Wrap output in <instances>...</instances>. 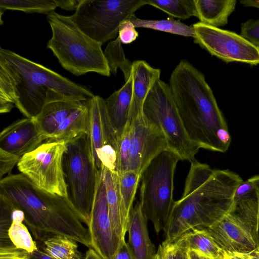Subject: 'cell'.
<instances>
[{"mask_svg":"<svg viewBox=\"0 0 259 259\" xmlns=\"http://www.w3.org/2000/svg\"><path fill=\"white\" fill-rule=\"evenodd\" d=\"M138 33L132 22L128 19L124 20L120 25L118 29V37L121 42L130 44L135 40Z\"/></svg>","mask_w":259,"mask_h":259,"instance_id":"obj_34","label":"cell"},{"mask_svg":"<svg viewBox=\"0 0 259 259\" xmlns=\"http://www.w3.org/2000/svg\"><path fill=\"white\" fill-rule=\"evenodd\" d=\"M191 26L195 33L194 42L212 56L226 63L259 64V47L240 34L200 22Z\"/></svg>","mask_w":259,"mask_h":259,"instance_id":"obj_12","label":"cell"},{"mask_svg":"<svg viewBox=\"0 0 259 259\" xmlns=\"http://www.w3.org/2000/svg\"><path fill=\"white\" fill-rule=\"evenodd\" d=\"M88 227L92 248L104 259H112L125 242L120 240L111 223L102 169L97 177L95 197Z\"/></svg>","mask_w":259,"mask_h":259,"instance_id":"obj_14","label":"cell"},{"mask_svg":"<svg viewBox=\"0 0 259 259\" xmlns=\"http://www.w3.org/2000/svg\"><path fill=\"white\" fill-rule=\"evenodd\" d=\"M112 259H135L127 242H125Z\"/></svg>","mask_w":259,"mask_h":259,"instance_id":"obj_39","label":"cell"},{"mask_svg":"<svg viewBox=\"0 0 259 259\" xmlns=\"http://www.w3.org/2000/svg\"><path fill=\"white\" fill-rule=\"evenodd\" d=\"M256 194L258 202V211H257V219L256 225V246L255 250L253 251L254 253L259 258V191L256 189Z\"/></svg>","mask_w":259,"mask_h":259,"instance_id":"obj_42","label":"cell"},{"mask_svg":"<svg viewBox=\"0 0 259 259\" xmlns=\"http://www.w3.org/2000/svg\"><path fill=\"white\" fill-rule=\"evenodd\" d=\"M57 7L55 0H1L0 12L7 10L49 15Z\"/></svg>","mask_w":259,"mask_h":259,"instance_id":"obj_28","label":"cell"},{"mask_svg":"<svg viewBox=\"0 0 259 259\" xmlns=\"http://www.w3.org/2000/svg\"><path fill=\"white\" fill-rule=\"evenodd\" d=\"M57 7L65 10L75 11L77 5L78 0H55Z\"/></svg>","mask_w":259,"mask_h":259,"instance_id":"obj_40","label":"cell"},{"mask_svg":"<svg viewBox=\"0 0 259 259\" xmlns=\"http://www.w3.org/2000/svg\"><path fill=\"white\" fill-rule=\"evenodd\" d=\"M257 197L256 189L248 179L242 181L237 187L234 195V201H239Z\"/></svg>","mask_w":259,"mask_h":259,"instance_id":"obj_35","label":"cell"},{"mask_svg":"<svg viewBox=\"0 0 259 259\" xmlns=\"http://www.w3.org/2000/svg\"><path fill=\"white\" fill-rule=\"evenodd\" d=\"M104 53L110 72L116 74L117 68L119 67L124 74L125 81H127L131 73L132 63L125 58L118 37L108 44Z\"/></svg>","mask_w":259,"mask_h":259,"instance_id":"obj_31","label":"cell"},{"mask_svg":"<svg viewBox=\"0 0 259 259\" xmlns=\"http://www.w3.org/2000/svg\"></svg>","mask_w":259,"mask_h":259,"instance_id":"obj_48","label":"cell"},{"mask_svg":"<svg viewBox=\"0 0 259 259\" xmlns=\"http://www.w3.org/2000/svg\"><path fill=\"white\" fill-rule=\"evenodd\" d=\"M131 146V126L128 120L117 140L116 148V171L118 173L128 170Z\"/></svg>","mask_w":259,"mask_h":259,"instance_id":"obj_32","label":"cell"},{"mask_svg":"<svg viewBox=\"0 0 259 259\" xmlns=\"http://www.w3.org/2000/svg\"><path fill=\"white\" fill-rule=\"evenodd\" d=\"M129 20L135 28H149L186 37H195V30L192 26L171 18L164 20H145L139 19L134 14Z\"/></svg>","mask_w":259,"mask_h":259,"instance_id":"obj_27","label":"cell"},{"mask_svg":"<svg viewBox=\"0 0 259 259\" xmlns=\"http://www.w3.org/2000/svg\"><path fill=\"white\" fill-rule=\"evenodd\" d=\"M179 160L169 150L163 151L142 174L139 202L157 234L164 230L175 202L174 177Z\"/></svg>","mask_w":259,"mask_h":259,"instance_id":"obj_6","label":"cell"},{"mask_svg":"<svg viewBox=\"0 0 259 259\" xmlns=\"http://www.w3.org/2000/svg\"><path fill=\"white\" fill-rule=\"evenodd\" d=\"M52 37L47 43L62 67L75 76L95 72L109 76L102 45L84 33L70 16L55 11L47 16Z\"/></svg>","mask_w":259,"mask_h":259,"instance_id":"obj_5","label":"cell"},{"mask_svg":"<svg viewBox=\"0 0 259 259\" xmlns=\"http://www.w3.org/2000/svg\"><path fill=\"white\" fill-rule=\"evenodd\" d=\"M169 85L193 141L200 149L226 152L231 143L228 125L204 75L181 60L171 74Z\"/></svg>","mask_w":259,"mask_h":259,"instance_id":"obj_3","label":"cell"},{"mask_svg":"<svg viewBox=\"0 0 259 259\" xmlns=\"http://www.w3.org/2000/svg\"><path fill=\"white\" fill-rule=\"evenodd\" d=\"M27 259H54L38 248L30 253Z\"/></svg>","mask_w":259,"mask_h":259,"instance_id":"obj_41","label":"cell"},{"mask_svg":"<svg viewBox=\"0 0 259 259\" xmlns=\"http://www.w3.org/2000/svg\"><path fill=\"white\" fill-rule=\"evenodd\" d=\"M0 194L23 211L24 223L37 241L61 235L92 248L89 229L65 198L38 188L21 173L1 179Z\"/></svg>","mask_w":259,"mask_h":259,"instance_id":"obj_4","label":"cell"},{"mask_svg":"<svg viewBox=\"0 0 259 259\" xmlns=\"http://www.w3.org/2000/svg\"><path fill=\"white\" fill-rule=\"evenodd\" d=\"M143 111L145 116L163 133L168 150L180 160L191 163L196 159L195 156L200 148L185 127L169 84L158 80L145 100Z\"/></svg>","mask_w":259,"mask_h":259,"instance_id":"obj_8","label":"cell"},{"mask_svg":"<svg viewBox=\"0 0 259 259\" xmlns=\"http://www.w3.org/2000/svg\"><path fill=\"white\" fill-rule=\"evenodd\" d=\"M174 246L172 243L164 241L159 245L152 259H173Z\"/></svg>","mask_w":259,"mask_h":259,"instance_id":"obj_37","label":"cell"},{"mask_svg":"<svg viewBox=\"0 0 259 259\" xmlns=\"http://www.w3.org/2000/svg\"><path fill=\"white\" fill-rule=\"evenodd\" d=\"M63 169L67 201L81 222L88 226L99 172L94 161L88 134L67 144Z\"/></svg>","mask_w":259,"mask_h":259,"instance_id":"obj_7","label":"cell"},{"mask_svg":"<svg viewBox=\"0 0 259 259\" xmlns=\"http://www.w3.org/2000/svg\"><path fill=\"white\" fill-rule=\"evenodd\" d=\"M200 22L219 28L228 24L234 12L236 0H194Z\"/></svg>","mask_w":259,"mask_h":259,"instance_id":"obj_24","label":"cell"},{"mask_svg":"<svg viewBox=\"0 0 259 259\" xmlns=\"http://www.w3.org/2000/svg\"><path fill=\"white\" fill-rule=\"evenodd\" d=\"M131 73L133 84L128 120L144 115V103L151 88L160 79V70L143 60H137L132 63Z\"/></svg>","mask_w":259,"mask_h":259,"instance_id":"obj_18","label":"cell"},{"mask_svg":"<svg viewBox=\"0 0 259 259\" xmlns=\"http://www.w3.org/2000/svg\"><path fill=\"white\" fill-rule=\"evenodd\" d=\"M187 254L188 259H224L223 255L217 258H211L199 255L192 251H188Z\"/></svg>","mask_w":259,"mask_h":259,"instance_id":"obj_45","label":"cell"},{"mask_svg":"<svg viewBox=\"0 0 259 259\" xmlns=\"http://www.w3.org/2000/svg\"><path fill=\"white\" fill-rule=\"evenodd\" d=\"M133 84V78L131 73L130 77L120 89L104 99L107 113L118 138L128 121Z\"/></svg>","mask_w":259,"mask_h":259,"instance_id":"obj_21","label":"cell"},{"mask_svg":"<svg viewBox=\"0 0 259 259\" xmlns=\"http://www.w3.org/2000/svg\"><path fill=\"white\" fill-rule=\"evenodd\" d=\"M172 243L176 247L186 252L192 251L211 258L220 257L224 253L206 228H193L183 234Z\"/></svg>","mask_w":259,"mask_h":259,"instance_id":"obj_22","label":"cell"},{"mask_svg":"<svg viewBox=\"0 0 259 259\" xmlns=\"http://www.w3.org/2000/svg\"><path fill=\"white\" fill-rule=\"evenodd\" d=\"M145 5L146 0H78L70 16L84 33L102 45L115 38L120 24Z\"/></svg>","mask_w":259,"mask_h":259,"instance_id":"obj_9","label":"cell"},{"mask_svg":"<svg viewBox=\"0 0 259 259\" xmlns=\"http://www.w3.org/2000/svg\"><path fill=\"white\" fill-rule=\"evenodd\" d=\"M248 180L254 184L256 189L259 191V175L254 176Z\"/></svg>","mask_w":259,"mask_h":259,"instance_id":"obj_47","label":"cell"},{"mask_svg":"<svg viewBox=\"0 0 259 259\" xmlns=\"http://www.w3.org/2000/svg\"><path fill=\"white\" fill-rule=\"evenodd\" d=\"M242 181L230 170L212 169L197 160L191 162L182 197L175 201L163 230L164 241L172 243L193 228H208L220 220L232 206Z\"/></svg>","mask_w":259,"mask_h":259,"instance_id":"obj_1","label":"cell"},{"mask_svg":"<svg viewBox=\"0 0 259 259\" xmlns=\"http://www.w3.org/2000/svg\"><path fill=\"white\" fill-rule=\"evenodd\" d=\"M257 198L235 201L220 220L206 228L225 251L250 252L256 246Z\"/></svg>","mask_w":259,"mask_h":259,"instance_id":"obj_10","label":"cell"},{"mask_svg":"<svg viewBox=\"0 0 259 259\" xmlns=\"http://www.w3.org/2000/svg\"><path fill=\"white\" fill-rule=\"evenodd\" d=\"M84 259H104L99 254H98L94 249L90 248L88 249L84 256Z\"/></svg>","mask_w":259,"mask_h":259,"instance_id":"obj_43","label":"cell"},{"mask_svg":"<svg viewBox=\"0 0 259 259\" xmlns=\"http://www.w3.org/2000/svg\"><path fill=\"white\" fill-rule=\"evenodd\" d=\"M85 102L50 90L40 113L33 119L45 140H48L60 124L72 113L82 107Z\"/></svg>","mask_w":259,"mask_h":259,"instance_id":"obj_17","label":"cell"},{"mask_svg":"<svg viewBox=\"0 0 259 259\" xmlns=\"http://www.w3.org/2000/svg\"><path fill=\"white\" fill-rule=\"evenodd\" d=\"M44 141L45 138L33 119H18L5 127L0 134L1 179L11 174L21 158Z\"/></svg>","mask_w":259,"mask_h":259,"instance_id":"obj_13","label":"cell"},{"mask_svg":"<svg viewBox=\"0 0 259 259\" xmlns=\"http://www.w3.org/2000/svg\"><path fill=\"white\" fill-rule=\"evenodd\" d=\"M147 5L152 6L169 16L185 19L195 16L197 13L194 0H146Z\"/></svg>","mask_w":259,"mask_h":259,"instance_id":"obj_30","label":"cell"},{"mask_svg":"<svg viewBox=\"0 0 259 259\" xmlns=\"http://www.w3.org/2000/svg\"><path fill=\"white\" fill-rule=\"evenodd\" d=\"M147 221L138 202L130 213L127 230V243L135 259H152L156 252L149 237Z\"/></svg>","mask_w":259,"mask_h":259,"instance_id":"obj_19","label":"cell"},{"mask_svg":"<svg viewBox=\"0 0 259 259\" xmlns=\"http://www.w3.org/2000/svg\"><path fill=\"white\" fill-rule=\"evenodd\" d=\"M117 174L120 197L125 213L129 218L142 175L130 170Z\"/></svg>","mask_w":259,"mask_h":259,"instance_id":"obj_29","label":"cell"},{"mask_svg":"<svg viewBox=\"0 0 259 259\" xmlns=\"http://www.w3.org/2000/svg\"><path fill=\"white\" fill-rule=\"evenodd\" d=\"M224 259H259L253 251L250 252L225 251Z\"/></svg>","mask_w":259,"mask_h":259,"instance_id":"obj_38","label":"cell"},{"mask_svg":"<svg viewBox=\"0 0 259 259\" xmlns=\"http://www.w3.org/2000/svg\"><path fill=\"white\" fill-rule=\"evenodd\" d=\"M90 111L89 101L68 116L46 141L62 142L66 144L88 134Z\"/></svg>","mask_w":259,"mask_h":259,"instance_id":"obj_23","label":"cell"},{"mask_svg":"<svg viewBox=\"0 0 259 259\" xmlns=\"http://www.w3.org/2000/svg\"><path fill=\"white\" fill-rule=\"evenodd\" d=\"M89 128L91 149L95 164L100 169L97 156L106 146H112L116 150L118 136L109 117L104 99L95 96L89 100Z\"/></svg>","mask_w":259,"mask_h":259,"instance_id":"obj_16","label":"cell"},{"mask_svg":"<svg viewBox=\"0 0 259 259\" xmlns=\"http://www.w3.org/2000/svg\"><path fill=\"white\" fill-rule=\"evenodd\" d=\"M240 3L244 7L255 8L259 9V0H241Z\"/></svg>","mask_w":259,"mask_h":259,"instance_id":"obj_46","label":"cell"},{"mask_svg":"<svg viewBox=\"0 0 259 259\" xmlns=\"http://www.w3.org/2000/svg\"><path fill=\"white\" fill-rule=\"evenodd\" d=\"M12 222L8 230V236L17 248L31 253L38 249L37 243L32 239L28 228L24 224V214L12 202Z\"/></svg>","mask_w":259,"mask_h":259,"instance_id":"obj_25","label":"cell"},{"mask_svg":"<svg viewBox=\"0 0 259 259\" xmlns=\"http://www.w3.org/2000/svg\"><path fill=\"white\" fill-rule=\"evenodd\" d=\"M50 90L81 101L95 95L88 89L11 50L0 48V113L16 107L25 117L40 113Z\"/></svg>","mask_w":259,"mask_h":259,"instance_id":"obj_2","label":"cell"},{"mask_svg":"<svg viewBox=\"0 0 259 259\" xmlns=\"http://www.w3.org/2000/svg\"><path fill=\"white\" fill-rule=\"evenodd\" d=\"M174 246L173 259H188L187 252Z\"/></svg>","mask_w":259,"mask_h":259,"instance_id":"obj_44","label":"cell"},{"mask_svg":"<svg viewBox=\"0 0 259 259\" xmlns=\"http://www.w3.org/2000/svg\"><path fill=\"white\" fill-rule=\"evenodd\" d=\"M109 213L113 228L120 240L125 242L128 218L122 203L117 182V172L102 166Z\"/></svg>","mask_w":259,"mask_h":259,"instance_id":"obj_20","label":"cell"},{"mask_svg":"<svg viewBox=\"0 0 259 259\" xmlns=\"http://www.w3.org/2000/svg\"><path fill=\"white\" fill-rule=\"evenodd\" d=\"M29 254L14 245L0 247V259H27Z\"/></svg>","mask_w":259,"mask_h":259,"instance_id":"obj_36","label":"cell"},{"mask_svg":"<svg viewBox=\"0 0 259 259\" xmlns=\"http://www.w3.org/2000/svg\"><path fill=\"white\" fill-rule=\"evenodd\" d=\"M240 34L259 47V19H249L242 23Z\"/></svg>","mask_w":259,"mask_h":259,"instance_id":"obj_33","label":"cell"},{"mask_svg":"<svg viewBox=\"0 0 259 259\" xmlns=\"http://www.w3.org/2000/svg\"><path fill=\"white\" fill-rule=\"evenodd\" d=\"M131 126V146L128 170L141 175L159 154L167 150L161 130L144 115L128 120Z\"/></svg>","mask_w":259,"mask_h":259,"instance_id":"obj_15","label":"cell"},{"mask_svg":"<svg viewBox=\"0 0 259 259\" xmlns=\"http://www.w3.org/2000/svg\"><path fill=\"white\" fill-rule=\"evenodd\" d=\"M39 249L54 259H84L77 241L61 235H54L42 241Z\"/></svg>","mask_w":259,"mask_h":259,"instance_id":"obj_26","label":"cell"},{"mask_svg":"<svg viewBox=\"0 0 259 259\" xmlns=\"http://www.w3.org/2000/svg\"><path fill=\"white\" fill-rule=\"evenodd\" d=\"M67 145L62 142L46 141L24 155L17 166L38 188L67 200L63 169V156Z\"/></svg>","mask_w":259,"mask_h":259,"instance_id":"obj_11","label":"cell"}]
</instances>
